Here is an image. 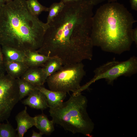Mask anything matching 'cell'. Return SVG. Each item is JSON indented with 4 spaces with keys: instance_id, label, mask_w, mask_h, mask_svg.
<instances>
[{
    "instance_id": "cell-22",
    "label": "cell",
    "mask_w": 137,
    "mask_h": 137,
    "mask_svg": "<svg viewBox=\"0 0 137 137\" xmlns=\"http://www.w3.org/2000/svg\"><path fill=\"white\" fill-rule=\"evenodd\" d=\"M131 36L133 42H134L136 45L137 44V28L133 29Z\"/></svg>"
},
{
    "instance_id": "cell-25",
    "label": "cell",
    "mask_w": 137,
    "mask_h": 137,
    "mask_svg": "<svg viewBox=\"0 0 137 137\" xmlns=\"http://www.w3.org/2000/svg\"><path fill=\"white\" fill-rule=\"evenodd\" d=\"M43 135V134L41 132L38 133L33 130L32 131V134L31 137H41Z\"/></svg>"
},
{
    "instance_id": "cell-26",
    "label": "cell",
    "mask_w": 137,
    "mask_h": 137,
    "mask_svg": "<svg viewBox=\"0 0 137 137\" xmlns=\"http://www.w3.org/2000/svg\"><path fill=\"white\" fill-rule=\"evenodd\" d=\"M64 4L67 3L78 1L82 0H60Z\"/></svg>"
},
{
    "instance_id": "cell-1",
    "label": "cell",
    "mask_w": 137,
    "mask_h": 137,
    "mask_svg": "<svg viewBox=\"0 0 137 137\" xmlns=\"http://www.w3.org/2000/svg\"><path fill=\"white\" fill-rule=\"evenodd\" d=\"M94 5L84 0L65 4L49 24L39 53L59 58L63 65L91 60V38Z\"/></svg>"
},
{
    "instance_id": "cell-27",
    "label": "cell",
    "mask_w": 137,
    "mask_h": 137,
    "mask_svg": "<svg viewBox=\"0 0 137 137\" xmlns=\"http://www.w3.org/2000/svg\"><path fill=\"white\" fill-rule=\"evenodd\" d=\"M5 3V0H0V6H2Z\"/></svg>"
},
{
    "instance_id": "cell-13",
    "label": "cell",
    "mask_w": 137,
    "mask_h": 137,
    "mask_svg": "<svg viewBox=\"0 0 137 137\" xmlns=\"http://www.w3.org/2000/svg\"><path fill=\"white\" fill-rule=\"evenodd\" d=\"M25 53V62L29 67H42L52 57L38 53L36 50H28Z\"/></svg>"
},
{
    "instance_id": "cell-23",
    "label": "cell",
    "mask_w": 137,
    "mask_h": 137,
    "mask_svg": "<svg viewBox=\"0 0 137 137\" xmlns=\"http://www.w3.org/2000/svg\"><path fill=\"white\" fill-rule=\"evenodd\" d=\"M130 3L132 9L137 11V0H130Z\"/></svg>"
},
{
    "instance_id": "cell-7",
    "label": "cell",
    "mask_w": 137,
    "mask_h": 137,
    "mask_svg": "<svg viewBox=\"0 0 137 137\" xmlns=\"http://www.w3.org/2000/svg\"><path fill=\"white\" fill-rule=\"evenodd\" d=\"M20 100L16 79L0 73V123L8 121L15 105Z\"/></svg>"
},
{
    "instance_id": "cell-24",
    "label": "cell",
    "mask_w": 137,
    "mask_h": 137,
    "mask_svg": "<svg viewBox=\"0 0 137 137\" xmlns=\"http://www.w3.org/2000/svg\"><path fill=\"white\" fill-rule=\"evenodd\" d=\"M88 1L94 6L97 5L107 0H84Z\"/></svg>"
},
{
    "instance_id": "cell-15",
    "label": "cell",
    "mask_w": 137,
    "mask_h": 137,
    "mask_svg": "<svg viewBox=\"0 0 137 137\" xmlns=\"http://www.w3.org/2000/svg\"><path fill=\"white\" fill-rule=\"evenodd\" d=\"M1 50L5 61H24V52L7 46H2Z\"/></svg>"
},
{
    "instance_id": "cell-16",
    "label": "cell",
    "mask_w": 137,
    "mask_h": 137,
    "mask_svg": "<svg viewBox=\"0 0 137 137\" xmlns=\"http://www.w3.org/2000/svg\"><path fill=\"white\" fill-rule=\"evenodd\" d=\"M63 65L61 60L58 57H53L48 60L42 67L46 79L60 69Z\"/></svg>"
},
{
    "instance_id": "cell-21",
    "label": "cell",
    "mask_w": 137,
    "mask_h": 137,
    "mask_svg": "<svg viewBox=\"0 0 137 137\" xmlns=\"http://www.w3.org/2000/svg\"><path fill=\"white\" fill-rule=\"evenodd\" d=\"M4 60L2 53L1 48H0V73H5Z\"/></svg>"
},
{
    "instance_id": "cell-12",
    "label": "cell",
    "mask_w": 137,
    "mask_h": 137,
    "mask_svg": "<svg viewBox=\"0 0 137 137\" xmlns=\"http://www.w3.org/2000/svg\"><path fill=\"white\" fill-rule=\"evenodd\" d=\"M6 72L12 78L16 79L20 78L29 68L23 61H9L4 60Z\"/></svg>"
},
{
    "instance_id": "cell-8",
    "label": "cell",
    "mask_w": 137,
    "mask_h": 137,
    "mask_svg": "<svg viewBox=\"0 0 137 137\" xmlns=\"http://www.w3.org/2000/svg\"><path fill=\"white\" fill-rule=\"evenodd\" d=\"M27 108L25 106L24 109L19 112L15 117L17 125L16 130L18 132V136L23 137L28 129L35 126L34 117L30 116L27 112Z\"/></svg>"
},
{
    "instance_id": "cell-29",
    "label": "cell",
    "mask_w": 137,
    "mask_h": 137,
    "mask_svg": "<svg viewBox=\"0 0 137 137\" xmlns=\"http://www.w3.org/2000/svg\"><path fill=\"white\" fill-rule=\"evenodd\" d=\"M13 0H5L6 3H9Z\"/></svg>"
},
{
    "instance_id": "cell-9",
    "label": "cell",
    "mask_w": 137,
    "mask_h": 137,
    "mask_svg": "<svg viewBox=\"0 0 137 137\" xmlns=\"http://www.w3.org/2000/svg\"><path fill=\"white\" fill-rule=\"evenodd\" d=\"M22 103L32 108L42 111L49 108L45 96L36 88L30 94L27 98L22 101Z\"/></svg>"
},
{
    "instance_id": "cell-18",
    "label": "cell",
    "mask_w": 137,
    "mask_h": 137,
    "mask_svg": "<svg viewBox=\"0 0 137 137\" xmlns=\"http://www.w3.org/2000/svg\"><path fill=\"white\" fill-rule=\"evenodd\" d=\"M65 4L61 1L53 3L48 7V14L46 23L48 25L63 10Z\"/></svg>"
},
{
    "instance_id": "cell-11",
    "label": "cell",
    "mask_w": 137,
    "mask_h": 137,
    "mask_svg": "<svg viewBox=\"0 0 137 137\" xmlns=\"http://www.w3.org/2000/svg\"><path fill=\"white\" fill-rule=\"evenodd\" d=\"M36 88L45 95L49 108H55L61 105L66 96V93L52 91L47 89L42 86L37 87Z\"/></svg>"
},
{
    "instance_id": "cell-5",
    "label": "cell",
    "mask_w": 137,
    "mask_h": 137,
    "mask_svg": "<svg viewBox=\"0 0 137 137\" xmlns=\"http://www.w3.org/2000/svg\"><path fill=\"white\" fill-rule=\"evenodd\" d=\"M93 72L94 74L92 79L81 86L75 94L81 93L92 83L100 79H104L108 84L113 85L114 81L121 76L130 77L136 74L137 72V58L133 56L125 61L113 60L108 62L96 68Z\"/></svg>"
},
{
    "instance_id": "cell-20",
    "label": "cell",
    "mask_w": 137,
    "mask_h": 137,
    "mask_svg": "<svg viewBox=\"0 0 137 137\" xmlns=\"http://www.w3.org/2000/svg\"><path fill=\"white\" fill-rule=\"evenodd\" d=\"M16 131L8 122L0 124V137H18Z\"/></svg>"
},
{
    "instance_id": "cell-4",
    "label": "cell",
    "mask_w": 137,
    "mask_h": 137,
    "mask_svg": "<svg viewBox=\"0 0 137 137\" xmlns=\"http://www.w3.org/2000/svg\"><path fill=\"white\" fill-rule=\"evenodd\" d=\"M88 100L81 93L72 94L60 106L49 108L50 115L54 124L59 125L73 134L91 136L94 124L87 111Z\"/></svg>"
},
{
    "instance_id": "cell-6",
    "label": "cell",
    "mask_w": 137,
    "mask_h": 137,
    "mask_svg": "<svg viewBox=\"0 0 137 137\" xmlns=\"http://www.w3.org/2000/svg\"><path fill=\"white\" fill-rule=\"evenodd\" d=\"M84 65L81 62L63 65L48 76L46 81L50 90L73 93L80 87V83L86 74Z\"/></svg>"
},
{
    "instance_id": "cell-3",
    "label": "cell",
    "mask_w": 137,
    "mask_h": 137,
    "mask_svg": "<svg viewBox=\"0 0 137 137\" xmlns=\"http://www.w3.org/2000/svg\"><path fill=\"white\" fill-rule=\"evenodd\" d=\"M136 22L122 4L108 2L101 6L92 18L90 37L93 46L118 55L130 50L133 25Z\"/></svg>"
},
{
    "instance_id": "cell-17",
    "label": "cell",
    "mask_w": 137,
    "mask_h": 137,
    "mask_svg": "<svg viewBox=\"0 0 137 137\" xmlns=\"http://www.w3.org/2000/svg\"><path fill=\"white\" fill-rule=\"evenodd\" d=\"M19 88L20 100L28 96L37 87L21 78L16 79Z\"/></svg>"
},
{
    "instance_id": "cell-10",
    "label": "cell",
    "mask_w": 137,
    "mask_h": 137,
    "mask_svg": "<svg viewBox=\"0 0 137 137\" xmlns=\"http://www.w3.org/2000/svg\"><path fill=\"white\" fill-rule=\"evenodd\" d=\"M20 78L36 87L43 86L46 79L40 67H29Z\"/></svg>"
},
{
    "instance_id": "cell-14",
    "label": "cell",
    "mask_w": 137,
    "mask_h": 137,
    "mask_svg": "<svg viewBox=\"0 0 137 137\" xmlns=\"http://www.w3.org/2000/svg\"><path fill=\"white\" fill-rule=\"evenodd\" d=\"M34 117L35 121V126L43 135H49L54 131V124L53 121L49 120L43 113Z\"/></svg>"
},
{
    "instance_id": "cell-19",
    "label": "cell",
    "mask_w": 137,
    "mask_h": 137,
    "mask_svg": "<svg viewBox=\"0 0 137 137\" xmlns=\"http://www.w3.org/2000/svg\"><path fill=\"white\" fill-rule=\"evenodd\" d=\"M28 7L32 14L38 16L42 12L48 11V7L41 4L38 0H27Z\"/></svg>"
},
{
    "instance_id": "cell-28",
    "label": "cell",
    "mask_w": 137,
    "mask_h": 137,
    "mask_svg": "<svg viewBox=\"0 0 137 137\" xmlns=\"http://www.w3.org/2000/svg\"><path fill=\"white\" fill-rule=\"evenodd\" d=\"M108 3L116 2L117 0H107Z\"/></svg>"
},
{
    "instance_id": "cell-2",
    "label": "cell",
    "mask_w": 137,
    "mask_h": 137,
    "mask_svg": "<svg viewBox=\"0 0 137 137\" xmlns=\"http://www.w3.org/2000/svg\"><path fill=\"white\" fill-rule=\"evenodd\" d=\"M49 26L32 14L26 0H13L2 7L0 44L24 52L37 50Z\"/></svg>"
},
{
    "instance_id": "cell-30",
    "label": "cell",
    "mask_w": 137,
    "mask_h": 137,
    "mask_svg": "<svg viewBox=\"0 0 137 137\" xmlns=\"http://www.w3.org/2000/svg\"><path fill=\"white\" fill-rule=\"evenodd\" d=\"M2 7V6H0V13L1 11Z\"/></svg>"
}]
</instances>
